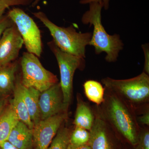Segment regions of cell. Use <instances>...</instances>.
I'll use <instances>...</instances> for the list:
<instances>
[{"label": "cell", "mask_w": 149, "mask_h": 149, "mask_svg": "<svg viewBox=\"0 0 149 149\" xmlns=\"http://www.w3.org/2000/svg\"><path fill=\"white\" fill-rule=\"evenodd\" d=\"M90 131L75 126L70 134V143L76 146H81L88 143L90 139Z\"/></svg>", "instance_id": "cell-20"}, {"label": "cell", "mask_w": 149, "mask_h": 149, "mask_svg": "<svg viewBox=\"0 0 149 149\" xmlns=\"http://www.w3.org/2000/svg\"><path fill=\"white\" fill-rule=\"evenodd\" d=\"M0 149H1V147H0Z\"/></svg>", "instance_id": "cell-30"}, {"label": "cell", "mask_w": 149, "mask_h": 149, "mask_svg": "<svg viewBox=\"0 0 149 149\" xmlns=\"http://www.w3.org/2000/svg\"><path fill=\"white\" fill-rule=\"evenodd\" d=\"M20 65L17 60L5 65H0V94L7 95L13 92L16 73Z\"/></svg>", "instance_id": "cell-13"}, {"label": "cell", "mask_w": 149, "mask_h": 149, "mask_svg": "<svg viewBox=\"0 0 149 149\" xmlns=\"http://www.w3.org/2000/svg\"><path fill=\"white\" fill-rule=\"evenodd\" d=\"M92 2L99 3L105 10L108 9L109 7V0H81L80 3L82 4H87Z\"/></svg>", "instance_id": "cell-24"}, {"label": "cell", "mask_w": 149, "mask_h": 149, "mask_svg": "<svg viewBox=\"0 0 149 149\" xmlns=\"http://www.w3.org/2000/svg\"><path fill=\"white\" fill-rule=\"evenodd\" d=\"M14 24L7 13L0 15V39L6 29Z\"/></svg>", "instance_id": "cell-23"}, {"label": "cell", "mask_w": 149, "mask_h": 149, "mask_svg": "<svg viewBox=\"0 0 149 149\" xmlns=\"http://www.w3.org/2000/svg\"><path fill=\"white\" fill-rule=\"evenodd\" d=\"M1 149H19L7 141L0 145Z\"/></svg>", "instance_id": "cell-26"}, {"label": "cell", "mask_w": 149, "mask_h": 149, "mask_svg": "<svg viewBox=\"0 0 149 149\" xmlns=\"http://www.w3.org/2000/svg\"><path fill=\"white\" fill-rule=\"evenodd\" d=\"M107 124L100 114L95 116V120L90 130L88 144L91 149H111L107 130Z\"/></svg>", "instance_id": "cell-11"}, {"label": "cell", "mask_w": 149, "mask_h": 149, "mask_svg": "<svg viewBox=\"0 0 149 149\" xmlns=\"http://www.w3.org/2000/svg\"><path fill=\"white\" fill-rule=\"evenodd\" d=\"M19 121L10 103L0 114V145L8 141L11 130Z\"/></svg>", "instance_id": "cell-17"}, {"label": "cell", "mask_w": 149, "mask_h": 149, "mask_svg": "<svg viewBox=\"0 0 149 149\" xmlns=\"http://www.w3.org/2000/svg\"><path fill=\"white\" fill-rule=\"evenodd\" d=\"M89 9L83 15L82 22L94 27L89 45L94 47L96 54L103 52L107 54L105 59L109 62L117 60L118 53L123 48V44L119 35H109L102 22L101 12L103 6L97 2L89 3Z\"/></svg>", "instance_id": "cell-2"}, {"label": "cell", "mask_w": 149, "mask_h": 149, "mask_svg": "<svg viewBox=\"0 0 149 149\" xmlns=\"http://www.w3.org/2000/svg\"><path fill=\"white\" fill-rule=\"evenodd\" d=\"M84 93L87 98L97 105H101L104 100L105 88L100 82L89 80L83 85Z\"/></svg>", "instance_id": "cell-18"}, {"label": "cell", "mask_w": 149, "mask_h": 149, "mask_svg": "<svg viewBox=\"0 0 149 149\" xmlns=\"http://www.w3.org/2000/svg\"><path fill=\"white\" fill-rule=\"evenodd\" d=\"M49 48L54 55L60 73V84L65 109L67 112L72 99L73 80L76 70L85 67L84 58L72 55L61 50L53 41L47 43Z\"/></svg>", "instance_id": "cell-6"}, {"label": "cell", "mask_w": 149, "mask_h": 149, "mask_svg": "<svg viewBox=\"0 0 149 149\" xmlns=\"http://www.w3.org/2000/svg\"><path fill=\"white\" fill-rule=\"evenodd\" d=\"M136 149H149V132L148 130L140 133Z\"/></svg>", "instance_id": "cell-22"}, {"label": "cell", "mask_w": 149, "mask_h": 149, "mask_svg": "<svg viewBox=\"0 0 149 149\" xmlns=\"http://www.w3.org/2000/svg\"><path fill=\"white\" fill-rule=\"evenodd\" d=\"M137 121L142 125H149V112L148 111L138 117Z\"/></svg>", "instance_id": "cell-25"}, {"label": "cell", "mask_w": 149, "mask_h": 149, "mask_svg": "<svg viewBox=\"0 0 149 149\" xmlns=\"http://www.w3.org/2000/svg\"><path fill=\"white\" fill-rule=\"evenodd\" d=\"M102 82L105 89L115 94L132 109L149 101V77L145 72L125 80L107 77Z\"/></svg>", "instance_id": "cell-4"}, {"label": "cell", "mask_w": 149, "mask_h": 149, "mask_svg": "<svg viewBox=\"0 0 149 149\" xmlns=\"http://www.w3.org/2000/svg\"><path fill=\"white\" fill-rule=\"evenodd\" d=\"M67 117V113H61L41 120L34 125L33 137L35 149H48Z\"/></svg>", "instance_id": "cell-8"}, {"label": "cell", "mask_w": 149, "mask_h": 149, "mask_svg": "<svg viewBox=\"0 0 149 149\" xmlns=\"http://www.w3.org/2000/svg\"><path fill=\"white\" fill-rule=\"evenodd\" d=\"M95 120V116L88 104L77 96V108L73 123L74 126L90 131Z\"/></svg>", "instance_id": "cell-16"}, {"label": "cell", "mask_w": 149, "mask_h": 149, "mask_svg": "<svg viewBox=\"0 0 149 149\" xmlns=\"http://www.w3.org/2000/svg\"><path fill=\"white\" fill-rule=\"evenodd\" d=\"M41 1V0H34L31 6H32V7H35L36 6H37L39 3Z\"/></svg>", "instance_id": "cell-29"}, {"label": "cell", "mask_w": 149, "mask_h": 149, "mask_svg": "<svg viewBox=\"0 0 149 149\" xmlns=\"http://www.w3.org/2000/svg\"><path fill=\"white\" fill-rule=\"evenodd\" d=\"M67 149H91V148L88 143L83 146H76L69 143Z\"/></svg>", "instance_id": "cell-27"}, {"label": "cell", "mask_w": 149, "mask_h": 149, "mask_svg": "<svg viewBox=\"0 0 149 149\" xmlns=\"http://www.w3.org/2000/svg\"><path fill=\"white\" fill-rule=\"evenodd\" d=\"M20 80L19 78H16L15 87L13 92V98L10 101V103L12 105L19 121L25 123L29 128L33 129L34 124L30 118L22 95L20 88Z\"/></svg>", "instance_id": "cell-15"}, {"label": "cell", "mask_w": 149, "mask_h": 149, "mask_svg": "<svg viewBox=\"0 0 149 149\" xmlns=\"http://www.w3.org/2000/svg\"><path fill=\"white\" fill-rule=\"evenodd\" d=\"M39 107L41 120L61 113H67L65 109L60 83H56L40 93Z\"/></svg>", "instance_id": "cell-10"}, {"label": "cell", "mask_w": 149, "mask_h": 149, "mask_svg": "<svg viewBox=\"0 0 149 149\" xmlns=\"http://www.w3.org/2000/svg\"><path fill=\"white\" fill-rule=\"evenodd\" d=\"M32 13L47 28L53 37V41L61 50L72 55L85 58V49L91 41V33L77 32L72 25L67 27L58 26L42 11Z\"/></svg>", "instance_id": "cell-3"}, {"label": "cell", "mask_w": 149, "mask_h": 149, "mask_svg": "<svg viewBox=\"0 0 149 149\" xmlns=\"http://www.w3.org/2000/svg\"><path fill=\"white\" fill-rule=\"evenodd\" d=\"M23 44L15 24L6 29L0 39V65L16 60Z\"/></svg>", "instance_id": "cell-9"}, {"label": "cell", "mask_w": 149, "mask_h": 149, "mask_svg": "<svg viewBox=\"0 0 149 149\" xmlns=\"http://www.w3.org/2000/svg\"><path fill=\"white\" fill-rule=\"evenodd\" d=\"M8 141L19 149H32L33 129L19 120L11 131Z\"/></svg>", "instance_id": "cell-12"}, {"label": "cell", "mask_w": 149, "mask_h": 149, "mask_svg": "<svg viewBox=\"0 0 149 149\" xmlns=\"http://www.w3.org/2000/svg\"><path fill=\"white\" fill-rule=\"evenodd\" d=\"M19 62L21 83L25 87L35 88L42 93L58 83L56 76L45 69L34 54L23 53Z\"/></svg>", "instance_id": "cell-5"}, {"label": "cell", "mask_w": 149, "mask_h": 149, "mask_svg": "<svg viewBox=\"0 0 149 149\" xmlns=\"http://www.w3.org/2000/svg\"><path fill=\"white\" fill-rule=\"evenodd\" d=\"M6 104V100L4 99H0V114L4 109Z\"/></svg>", "instance_id": "cell-28"}, {"label": "cell", "mask_w": 149, "mask_h": 149, "mask_svg": "<svg viewBox=\"0 0 149 149\" xmlns=\"http://www.w3.org/2000/svg\"><path fill=\"white\" fill-rule=\"evenodd\" d=\"M20 88L22 97L26 104L30 118L34 125L41 120L39 98L41 92L35 88H27L20 81Z\"/></svg>", "instance_id": "cell-14"}, {"label": "cell", "mask_w": 149, "mask_h": 149, "mask_svg": "<svg viewBox=\"0 0 149 149\" xmlns=\"http://www.w3.org/2000/svg\"><path fill=\"white\" fill-rule=\"evenodd\" d=\"M34 0H0V15L11 6L32 5Z\"/></svg>", "instance_id": "cell-21"}, {"label": "cell", "mask_w": 149, "mask_h": 149, "mask_svg": "<svg viewBox=\"0 0 149 149\" xmlns=\"http://www.w3.org/2000/svg\"><path fill=\"white\" fill-rule=\"evenodd\" d=\"M7 13L22 37L27 52L40 57L42 52L41 33L33 19L19 8H13Z\"/></svg>", "instance_id": "cell-7"}, {"label": "cell", "mask_w": 149, "mask_h": 149, "mask_svg": "<svg viewBox=\"0 0 149 149\" xmlns=\"http://www.w3.org/2000/svg\"><path fill=\"white\" fill-rule=\"evenodd\" d=\"M101 116L132 146L139 141V126L132 110L115 94L107 90L101 104Z\"/></svg>", "instance_id": "cell-1"}, {"label": "cell", "mask_w": 149, "mask_h": 149, "mask_svg": "<svg viewBox=\"0 0 149 149\" xmlns=\"http://www.w3.org/2000/svg\"><path fill=\"white\" fill-rule=\"evenodd\" d=\"M71 133L67 128H60L48 149H67Z\"/></svg>", "instance_id": "cell-19"}]
</instances>
